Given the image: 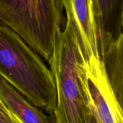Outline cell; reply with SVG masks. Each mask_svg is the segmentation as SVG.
<instances>
[{"label": "cell", "instance_id": "1", "mask_svg": "<svg viewBox=\"0 0 123 123\" xmlns=\"http://www.w3.org/2000/svg\"><path fill=\"white\" fill-rule=\"evenodd\" d=\"M0 75L33 105L53 115L57 91L50 69L18 34L1 23Z\"/></svg>", "mask_w": 123, "mask_h": 123}, {"label": "cell", "instance_id": "2", "mask_svg": "<svg viewBox=\"0 0 123 123\" xmlns=\"http://www.w3.org/2000/svg\"><path fill=\"white\" fill-rule=\"evenodd\" d=\"M84 62L73 24L67 18L48 63L57 91V104L53 113L54 123H86L90 109L80 76Z\"/></svg>", "mask_w": 123, "mask_h": 123}, {"label": "cell", "instance_id": "3", "mask_svg": "<svg viewBox=\"0 0 123 123\" xmlns=\"http://www.w3.org/2000/svg\"><path fill=\"white\" fill-rule=\"evenodd\" d=\"M60 0H0V23L18 34L49 63L62 30Z\"/></svg>", "mask_w": 123, "mask_h": 123}, {"label": "cell", "instance_id": "4", "mask_svg": "<svg viewBox=\"0 0 123 123\" xmlns=\"http://www.w3.org/2000/svg\"><path fill=\"white\" fill-rule=\"evenodd\" d=\"M80 76L88 106L98 123H123V116L110 87L102 59L83 63Z\"/></svg>", "mask_w": 123, "mask_h": 123}, {"label": "cell", "instance_id": "5", "mask_svg": "<svg viewBox=\"0 0 123 123\" xmlns=\"http://www.w3.org/2000/svg\"><path fill=\"white\" fill-rule=\"evenodd\" d=\"M73 24L85 63L101 60L99 36L92 0H60Z\"/></svg>", "mask_w": 123, "mask_h": 123}, {"label": "cell", "instance_id": "6", "mask_svg": "<svg viewBox=\"0 0 123 123\" xmlns=\"http://www.w3.org/2000/svg\"><path fill=\"white\" fill-rule=\"evenodd\" d=\"M106 76L123 116V30L117 38L100 48Z\"/></svg>", "mask_w": 123, "mask_h": 123}, {"label": "cell", "instance_id": "7", "mask_svg": "<svg viewBox=\"0 0 123 123\" xmlns=\"http://www.w3.org/2000/svg\"><path fill=\"white\" fill-rule=\"evenodd\" d=\"M0 100L24 123H51L48 117L41 110L1 75Z\"/></svg>", "mask_w": 123, "mask_h": 123}, {"label": "cell", "instance_id": "8", "mask_svg": "<svg viewBox=\"0 0 123 123\" xmlns=\"http://www.w3.org/2000/svg\"><path fill=\"white\" fill-rule=\"evenodd\" d=\"M99 36V47L118 37L113 25L121 31L123 0H92Z\"/></svg>", "mask_w": 123, "mask_h": 123}, {"label": "cell", "instance_id": "9", "mask_svg": "<svg viewBox=\"0 0 123 123\" xmlns=\"http://www.w3.org/2000/svg\"><path fill=\"white\" fill-rule=\"evenodd\" d=\"M0 123H24L0 100Z\"/></svg>", "mask_w": 123, "mask_h": 123}, {"label": "cell", "instance_id": "10", "mask_svg": "<svg viewBox=\"0 0 123 123\" xmlns=\"http://www.w3.org/2000/svg\"><path fill=\"white\" fill-rule=\"evenodd\" d=\"M86 123H98L97 121L94 117L90 110V112L87 115L86 118Z\"/></svg>", "mask_w": 123, "mask_h": 123}, {"label": "cell", "instance_id": "11", "mask_svg": "<svg viewBox=\"0 0 123 123\" xmlns=\"http://www.w3.org/2000/svg\"><path fill=\"white\" fill-rule=\"evenodd\" d=\"M123 30V12H122V16H121V30Z\"/></svg>", "mask_w": 123, "mask_h": 123}]
</instances>
